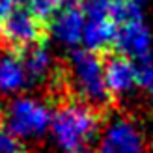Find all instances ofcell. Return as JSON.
Returning a JSON list of instances; mask_svg holds the SVG:
<instances>
[{
	"label": "cell",
	"instance_id": "obj_14",
	"mask_svg": "<svg viewBox=\"0 0 153 153\" xmlns=\"http://www.w3.org/2000/svg\"><path fill=\"white\" fill-rule=\"evenodd\" d=\"M28 10L32 11L41 22H51V19L62 10V2L60 0H30Z\"/></svg>",
	"mask_w": 153,
	"mask_h": 153
},
{
	"label": "cell",
	"instance_id": "obj_5",
	"mask_svg": "<svg viewBox=\"0 0 153 153\" xmlns=\"http://www.w3.org/2000/svg\"><path fill=\"white\" fill-rule=\"evenodd\" d=\"M95 153H146V136L134 120L116 116L101 129Z\"/></svg>",
	"mask_w": 153,
	"mask_h": 153
},
{
	"label": "cell",
	"instance_id": "obj_6",
	"mask_svg": "<svg viewBox=\"0 0 153 153\" xmlns=\"http://www.w3.org/2000/svg\"><path fill=\"white\" fill-rule=\"evenodd\" d=\"M105 86L110 97H125L138 88L136 62L123 54H112L105 62Z\"/></svg>",
	"mask_w": 153,
	"mask_h": 153
},
{
	"label": "cell",
	"instance_id": "obj_17",
	"mask_svg": "<svg viewBox=\"0 0 153 153\" xmlns=\"http://www.w3.org/2000/svg\"><path fill=\"white\" fill-rule=\"evenodd\" d=\"M15 7L17 6H15L13 0H0V21H2L7 13H11Z\"/></svg>",
	"mask_w": 153,
	"mask_h": 153
},
{
	"label": "cell",
	"instance_id": "obj_15",
	"mask_svg": "<svg viewBox=\"0 0 153 153\" xmlns=\"http://www.w3.org/2000/svg\"><path fill=\"white\" fill-rule=\"evenodd\" d=\"M79 7L86 19L95 17H110V6L112 0H79Z\"/></svg>",
	"mask_w": 153,
	"mask_h": 153
},
{
	"label": "cell",
	"instance_id": "obj_13",
	"mask_svg": "<svg viewBox=\"0 0 153 153\" xmlns=\"http://www.w3.org/2000/svg\"><path fill=\"white\" fill-rule=\"evenodd\" d=\"M136 84L148 95L153 97V54L138 60L136 64Z\"/></svg>",
	"mask_w": 153,
	"mask_h": 153
},
{
	"label": "cell",
	"instance_id": "obj_12",
	"mask_svg": "<svg viewBox=\"0 0 153 153\" xmlns=\"http://www.w3.org/2000/svg\"><path fill=\"white\" fill-rule=\"evenodd\" d=\"M142 0H112L110 17L116 26L127 25L133 21H144L142 15Z\"/></svg>",
	"mask_w": 153,
	"mask_h": 153
},
{
	"label": "cell",
	"instance_id": "obj_2",
	"mask_svg": "<svg viewBox=\"0 0 153 153\" xmlns=\"http://www.w3.org/2000/svg\"><path fill=\"white\" fill-rule=\"evenodd\" d=\"M69 80L79 101L99 108L108 103L105 86V62L90 51H73L69 58Z\"/></svg>",
	"mask_w": 153,
	"mask_h": 153
},
{
	"label": "cell",
	"instance_id": "obj_9",
	"mask_svg": "<svg viewBox=\"0 0 153 153\" xmlns=\"http://www.w3.org/2000/svg\"><path fill=\"white\" fill-rule=\"evenodd\" d=\"M116 36H118V26H116V22L112 21V17L86 19L80 43L86 47V51L94 52V54H101V52L114 49Z\"/></svg>",
	"mask_w": 153,
	"mask_h": 153
},
{
	"label": "cell",
	"instance_id": "obj_18",
	"mask_svg": "<svg viewBox=\"0 0 153 153\" xmlns=\"http://www.w3.org/2000/svg\"><path fill=\"white\" fill-rule=\"evenodd\" d=\"M22 153H25V151H22Z\"/></svg>",
	"mask_w": 153,
	"mask_h": 153
},
{
	"label": "cell",
	"instance_id": "obj_7",
	"mask_svg": "<svg viewBox=\"0 0 153 153\" xmlns=\"http://www.w3.org/2000/svg\"><path fill=\"white\" fill-rule=\"evenodd\" d=\"M151 32L144 25V21H133L127 25L118 26V36H116V45L118 54H123L131 60H142L151 52Z\"/></svg>",
	"mask_w": 153,
	"mask_h": 153
},
{
	"label": "cell",
	"instance_id": "obj_11",
	"mask_svg": "<svg viewBox=\"0 0 153 153\" xmlns=\"http://www.w3.org/2000/svg\"><path fill=\"white\" fill-rule=\"evenodd\" d=\"M19 52H21V60H22V65H25L30 84H39L51 76L54 64H52V54L43 43L28 47Z\"/></svg>",
	"mask_w": 153,
	"mask_h": 153
},
{
	"label": "cell",
	"instance_id": "obj_1",
	"mask_svg": "<svg viewBox=\"0 0 153 153\" xmlns=\"http://www.w3.org/2000/svg\"><path fill=\"white\" fill-rule=\"evenodd\" d=\"M101 112L91 105L73 99L52 112L51 134L56 148L64 153H80L88 149L91 140L101 133Z\"/></svg>",
	"mask_w": 153,
	"mask_h": 153
},
{
	"label": "cell",
	"instance_id": "obj_4",
	"mask_svg": "<svg viewBox=\"0 0 153 153\" xmlns=\"http://www.w3.org/2000/svg\"><path fill=\"white\" fill-rule=\"evenodd\" d=\"M45 28L47 25L28 7H15L0 21V39L13 51H25L43 41Z\"/></svg>",
	"mask_w": 153,
	"mask_h": 153
},
{
	"label": "cell",
	"instance_id": "obj_16",
	"mask_svg": "<svg viewBox=\"0 0 153 153\" xmlns=\"http://www.w3.org/2000/svg\"><path fill=\"white\" fill-rule=\"evenodd\" d=\"M0 153H22L21 142L4 127H0Z\"/></svg>",
	"mask_w": 153,
	"mask_h": 153
},
{
	"label": "cell",
	"instance_id": "obj_10",
	"mask_svg": "<svg viewBox=\"0 0 153 153\" xmlns=\"http://www.w3.org/2000/svg\"><path fill=\"white\" fill-rule=\"evenodd\" d=\"M26 86H30V82L21 60V52L13 49L0 51V94L17 95Z\"/></svg>",
	"mask_w": 153,
	"mask_h": 153
},
{
	"label": "cell",
	"instance_id": "obj_3",
	"mask_svg": "<svg viewBox=\"0 0 153 153\" xmlns=\"http://www.w3.org/2000/svg\"><path fill=\"white\" fill-rule=\"evenodd\" d=\"M52 112L49 105L32 95H19L7 105L4 129L21 140H37L51 129Z\"/></svg>",
	"mask_w": 153,
	"mask_h": 153
},
{
	"label": "cell",
	"instance_id": "obj_8",
	"mask_svg": "<svg viewBox=\"0 0 153 153\" xmlns=\"http://www.w3.org/2000/svg\"><path fill=\"white\" fill-rule=\"evenodd\" d=\"M84 22L86 19L79 6H65L51 19V32L62 45L75 47L76 43L82 41Z\"/></svg>",
	"mask_w": 153,
	"mask_h": 153
}]
</instances>
